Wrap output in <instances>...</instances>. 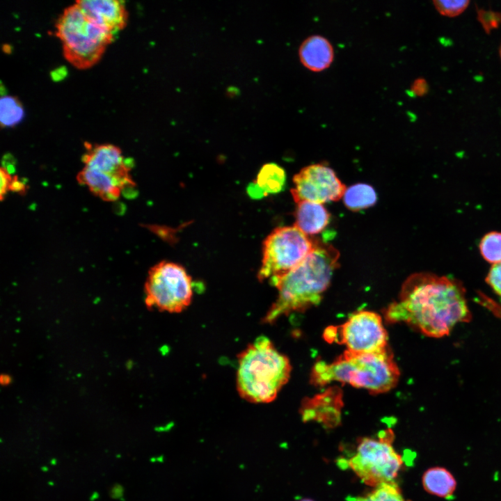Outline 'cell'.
Masks as SVG:
<instances>
[{"label":"cell","instance_id":"cell-16","mask_svg":"<svg viewBox=\"0 0 501 501\" xmlns=\"http://www.w3.org/2000/svg\"><path fill=\"white\" fill-rule=\"evenodd\" d=\"M343 196L345 206L352 211L373 206L377 200L374 188L367 184L352 185L346 189Z\"/></svg>","mask_w":501,"mask_h":501},{"label":"cell","instance_id":"cell-25","mask_svg":"<svg viewBox=\"0 0 501 501\" xmlns=\"http://www.w3.org/2000/svg\"><path fill=\"white\" fill-rule=\"evenodd\" d=\"M26 190V182L23 181L22 178L18 177V176L13 175L8 185V192L13 191L19 194H24Z\"/></svg>","mask_w":501,"mask_h":501},{"label":"cell","instance_id":"cell-20","mask_svg":"<svg viewBox=\"0 0 501 501\" xmlns=\"http://www.w3.org/2000/svg\"><path fill=\"white\" fill-rule=\"evenodd\" d=\"M479 250L486 261L493 264L501 262V232L485 234L479 243Z\"/></svg>","mask_w":501,"mask_h":501},{"label":"cell","instance_id":"cell-5","mask_svg":"<svg viewBox=\"0 0 501 501\" xmlns=\"http://www.w3.org/2000/svg\"><path fill=\"white\" fill-rule=\"evenodd\" d=\"M85 147L78 182L104 201H116L121 195L133 197L136 183L130 174L132 166L121 149L109 143H86Z\"/></svg>","mask_w":501,"mask_h":501},{"label":"cell","instance_id":"cell-7","mask_svg":"<svg viewBox=\"0 0 501 501\" xmlns=\"http://www.w3.org/2000/svg\"><path fill=\"white\" fill-rule=\"evenodd\" d=\"M318 240L295 225L276 228L263 242V257L257 278L273 285L299 266L315 248Z\"/></svg>","mask_w":501,"mask_h":501},{"label":"cell","instance_id":"cell-3","mask_svg":"<svg viewBox=\"0 0 501 501\" xmlns=\"http://www.w3.org/2000/svg\"><path fill=\"white\" fill-rule=\"evenodd\" d=\"M399 375L388 348L374 353L346 350L331 363L317 361L312 369L310 381L317 386L339 381L375 394L388 392L395 387Z\"/></svg>","mask_w":501,"mask_h":501},{"label":"cell","instance_id":"cell-32","mask_svg":"<svg viewBox=\"0 0 501 501\" xmlns=\"http://www.w3.org/2000/svg\"><path fill=\"white\" fill-rule=\"evenodd\" d=\"M299 501H315V500H313L312 499H309V498H304V499H301Z\"/></svg>","mask_w":501,"mask_h":501},{"label":"cell","instance_id":"cell-10","mask_svg":"<svg viewBox=\"0 0 501 501\" xmlns=\"http://www.w3.org/2000/svg\"><path fill=\"white\" fill-rule=\"evenodd\" d=\"M328 342L344 344L348 351L374 353L388 348V334L381 317L376 312L360 310L342 325L330 326L324 332Z\"/></svg>","mask_w":501,"mask_h":501},{"label":"cell","instance_id":"cell-13","mask_svg":"<svg viewBox=\"0 0 501 501\" xmlns=\"http://www.w3.org/2000/svg\"><path fill=\"white\" fill-rule=\"evenodd\" d=\"M299 57L305 67L319 72L331 66L334 58V50L326 38L312 35L305 38L299 46Z\"/></svg>","mask_w":501,"mask_h":501},{"label":"cell","instance_id":"cell-14","mask_svg":"<svg viewBox=\"0 0 501 501\" xmlns=\"http://www.w3.org/2000/svg\"><path fill=\"white\" fill-rule=\"evenodd\" d=\"M297 205L294 225L305 234H318L327 226L330 214L322 204L303 201Z\"/></svg>","mask_w":501,"mask_h":501},{"label":"cell","instance_id":"cell-2","mask_svg":"<svg viewBox=\"0 0 501 501\" xmlns=\"http://www.w3.org/2000/svg\"><path fill=\"white\" fill-rule=\"evenodd\" d=\"M339 257L335 247L318 241L314 250L299 266L273 285L278 290V298L262 321L271 324L282 315L317 305L339 266Z\"/></svg>","mask_w":501,"mask_h":501},{"label":"cell","instance_id":"cell-26","mask_svg":"<svg viewBox=\"0 0 501 501\" xmlns=\"http://www.w3.org/2000/svg\"><path fill=\"white\" fill-rule=\"evenodd\" d=\"M429 89L428 84L424 79L418 78L414 81L411 86V92L417 96L425 95Z\"/></svg>","mask_w":501,"mask_h":501},{"label":"cell","instance_id":"cell-33","mask_svg":"<svg viewBox=\"0 0 501 501\" xmlns=\"http://www.w3.org/2000/svg\"><path fill=\"white\" fill-rule=\"evenodd\" d=\"M499 54H500V59H501V42H500V47H499Z\"/></svg>","mask_w":501,"mask_h":501},{"label":"cell","instance_id":"cell-18","mask_svg":"<svg viewBox=\"0 0 501 501\" xmlns=\"http://www.w3.org/2000/svg\"><path fill=\"white\" fill-rule=\"evenodd\" d=\"M24 111L17 97L5 95L1 98L0 120L1 127H11L19 123Z\"/></svg>","mask_w":501,"mask_h":501},{"label":"cell","instance_id":"cell-11","mask_svg":"<svg viewBox=\"0 0 501 501\" xmlns=\"http://www.w3.org/2000/svg\"><path fill=\"white\" fill-rule=\"evenodd\" d=\"M293 182L291 193L297 204L303 201L319 204L337 201L346 191L334 170L320 164L304 167L294 176Z\"/></svg>","mask_w":501,"mask_h":501},{"label":"cell","instance_id":"cell-27","mask_svg":"<svg viewBox=\"0 0 501 501\" xmlns=\"http://www.w3.org/2000/svg\"><path fill=\"white\" fill-rule=\"evenodd\" d=\"M124 491L125 489L123 486L119 483H116L113 484L109 488V497L112 499L124 500Z\"/></svg>","mask_w":501,"mask_h":501},{"label":"cell","instance_id":"cell-4","mask_svg":"<svg viewBox=\"0 0 501 501\" xmlns=\"http://www.w3.org/2000/svg\"><path fill=\"white\" fill-rule=\"evenodd\" d=\"M237 359V390L249 402L273 401L289 379L292 367L288 358L265 336L248 344Z\"/></svg>","mask_w":501,"mask_h":501},{"label":"cell","instance_id":"cell-29","mask_svg":"<svg viewBox=\"0 0 501 501\" xmlns=\"http://www.w3.org/2000/svg\"><path fill=\"white\" fill-rule=\"evenodd\" d=\"M99 498H100V494L98 493V492L94 491V492L91 494L89 500H90V501H95V500H97Z\"/></svg>","mask_w":501,"mask_h":501},{"label":"cell","instance_id":"cell-19","mask_svg":"<svg viewBox=\"0 0 501 501\" xmlns=\"http://www.w3.org/2000/svg\"><path fill=\"white\" fill-rule=\"evenodd\" d=\"M353 501H405L400 488L391 482L380 484L367 494L354 498Z\"/></svg>","mask_w":501,"mask_h":501},{"label":"cell","instance_id":"cell-1","mask_svg":"<svg viewBox=\"0 0 501 501\" xmlns=\"http://www.w3.org/2000/svg\"><path fill=\"white\" fill-rule=\"evenodd\" d=\"M390 323L404 322L432 337L448 335L454 326L471 318L465 289L456 280L430 273L409 276L399 299L385 311Z\"/></svg>","mask_w":501,"mask_h":501},{"label":"cell","instance_id":"cell-30","mask_svg":"<svg viewBox=\"0 0 501 501\" xmlns=\"http://www.w3.org/2000/svg\"><path fill=\"white\" fill-rule=\"evenodd\" d=\"M56 463H57V462H56V459L55 458H53V459H51L50 460V463H51V465H52V466L56 465Z\"/></svg>","mask_w":501,"mask_h":501},{"label":"cell","instance_id":"cell-15","mask_svg":"<svg viewBox=\"0 0 501 501\" xmlns=\"http://www.w3.org/2000/svg\"><path fill=\"white\" fill-rule=\"evenodd\" d=\"M422 486L429 493L450 500L454 496L456 482L450 471L442 467L427 470L422 476Z\"/></svg>","mask_w":501,"mask_h":501},{"label":"cell","instance_id":"cell-9","mask_svg":"<svg viewBox=\"0 0 501 501\" xmlns=\"http://www.w3.org/2000/svg\"><path fill=\"white\" fill-rule=\"evenodd\" d=\"M145 293L148 307L178 313L191 302V278L182 266L162 261L150 268L145 283Z\"/></svg>","mask_w":501,"mask_h":501},{"label":"cell","instance_id":"cell-23","mask_svg":"<svg viewBox=\"0 0 501 501\" xmlns=\"http://www.w3.org/2000/svg\"><path fill=\"white\" fill-rule=\"evenodd\" d=\"M486 282L501 299V262L492 265Z\"/></svg>","mask_w":501,"mask_h":501},{"label":"cell","instance_id":"cell-34","mask_svg":"<svg viewBox=\"0 0 501 501\" xmlns=\"http://www.w3.org/2000/svg\"><path fill=\"white\" fill-rule=\"evenodd\" d=\"M48 484H49V485H51V486H53L54 484V482H49Z\"/></svg>","mask_w":501,"mask_h":501},{"label":"cell","instance_id":"cell-22","mask_svg":"<svg viewBox=\"0 0 501 501\" xmlns=\"http://www.w3.org/2000/svg\"><path fill=\"white\" fill-rule=\"evenodd\" d=\"M477 18L486 33L501 24V13L493 10H478Z\"/></svg>","mask_w":501,"mask_h":501},{"label":"cell","instance_id":"cell-31","mask_svg":"<svg viewBox=\"0 0 501 501\" xmlns=\"http://www.w3.org/2000/svg\"><path fill=\"white\" fill-rule=\"evenodd\" d=\"M41 470H42L43 472H47L48 470H49V468H47V466H42V467L41 468Z\"/></svg>","mask_w":501,"mask_h":501},{"label":"cell","instance_id":"cell-17","mask_svg":"<svg viewBox=\"0 0 501 501\" xmlns=\"http://www.w3.org/2000/svg\"><path fill=\"white\" fill-rule=\"evenodd\" d=\"M285 177L283 168L276 164L269 163L261 168L255 183L265 195L276 193L283 189Z\"/></svg>","mask_w":501,"mask_h":501},{"label":"cell","instance_id":"cell-21","mask_svg":"<svg viewBox=\"0 0 501 501\" xmlns=\"http://www.w3.org/2000/svg\"><path fill=\"white\" fill-rule=\"evenodd\" d=\"M469 3L470 1L468 0L433 1V4L436 10L441 15L449 17H453L461 15L466 10Z\"/></svg>","mask_w":501,"mask_h":501},{"label":"cell","instance_id":"cell-35","mask_svg":"<svg viewBox=\"0 0 501 501\" xmlns=\"http://www.w3.org/2000/svg\"><path fill=\"white\" fill-rule=\"evenodd\" d=\"M120 456H121L120 454H118V455H116V457L120 458Z\"/></svg>","mask_w":501,"mask_h":501},{"label":"cell","instance_id":"cell-12","mask_svg":"<svg viewBox=\"0 0 501 501\" xmlns=\"http://www.w3.org/2000/svg\"><path fill=\"white\" fill-rule=\"evenodd\" d=\"M76 3L93 21L113 35L127 25L128 12L119 0H77Z\"/></svg>","mask_w":501,"mask_h":501},{"label":"cell","instance_id":"cell-24","mask_svg":"<svg viewBox=\"0 0 501 501\" xmlns=\"http://www.w3.org/2000/svg\"><path fill=\"white\" fill-rule=\"evenodd\" d=\"M0 198L2 200L8 193V184L13 174L7 168L2 166L0 170Z\"/></svg>","mask_w":501,"mask_h":501},{"label":"cell","instance_id":"cell-8","mask_svg":"<svg viewBox=\"0 0 501 501\" xmlns=\"http://www.w3.org/2000/svg\"><path fill=\"white\" fill-rule=\"evenodd\" d=\"M393 439V432L387 429L377 438L365 437L359 441L348 464L364 484L374 488L394 482L403 461L392 446Z\"/></svg>","mask_w":501,"mask_h":501},{"label":"cell","instance_id":"cell-6","mask_svg":"<svg viewBox=\"0 0 501 501\" xmlns=\"http://www.w3.org/2000/svg\"><path fill=\"white\" fill-rule=\"evenodd\" d=\"M55 33L61 42L65 58L79 70L98 63L114 37L88 17L76 2L63 11Z\"/></svg>","mask_w":501,"mask_h":501},{"label":"cell","instance_id":"cell-28","mask_svg":"<svg viewBox=\"0 0 501 501\" xmlns=\"http://www.w3.org/2000/svg\"><path fill=\"white\" fill-rule=\"evenodd\" d=\"M247 191L249 196L253 198H261L266 196L255 182L248 186Z\"/></svg>","mask_w":501,"mask_h":501}]
</instances>
